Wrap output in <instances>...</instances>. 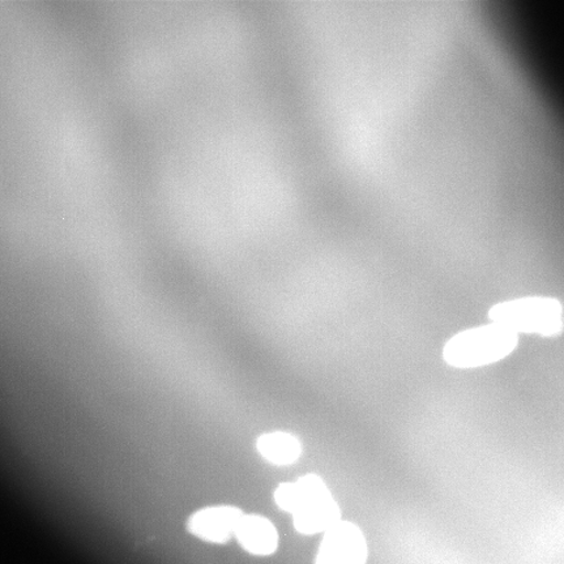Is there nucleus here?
Wrapping results in <instances>:
<instances>
[{
  "mask_svg": "<svg viewBox=\"0 0 564 564\" xmlns=\"http://www.w3.org/2000/svg\"><path fill=\"white\" fill-rule=\"evenodd\" d=\"M518 345L517 334L490 323L451 337L444 345L443 359L455 369L484 368L512 355Z\"/></svg>",
  "mask_w": 564,
  "mask_h": 564,
  "instance_id": "1",
  "label": "nucleus"
},
{
  "mask_svg": "<svg viewBox=\"0 0 564 564\" xmlns=\"http://www.w3.org/2000/svg\"><path fill=\"white\" fill-rule=\"evenodd\" d=\"M489 319L518 336L555 337L564 328L561 301L539 295L496 303L489 310Z\"/></svg>",
  "mask_w": 564,
  "mask_h": 564,
  "instance_id": "2",
  "label": "nucleus"
},
{
  "mask_svg": "<svg viewBox=\"0 0 564 564\" xmlns=\"http://www.w3.org/2000/svg\"><path fill=\"white\" fill-rule=\"evenodd\" d=\"M293 525L303 535L327 532L341 521V509L321 476L307 474L294 482Z\"/></svg>",
  "mask_w": 564,
  "mask_h": 564,
  "instance_id": "3",
  "label": "nucleus"
},
{
  "mask_svg": "<svg viewBox=\"0 0 564 564\" xmlns=\"http://www.w3.org/2000/svg\"><path fill=\"white\" fill-rule=\"evenodd\" d=\"M368 541L361 528L341 520L324 532L315 564H368Z\"/></svg>",
  "mask_w": 564,
  "mask_h": 564,
  "instance_id": "4",
  "label": "nucleus"
},
{
  "mask_svg": "<svg viewBox=\"0 0 564 564\" xmlns=\"http://www.w3.org/2000/svg\"><path fill=\"white\" fill-rule=\"evenodd\" d=\"M242 509L230 505L204 507L187 519V532L208 544L225 545L235 538L243 517Z\"/></svg>",
  "mask_w": 564,
  "mask_h": 564,
  "instance_id": "5",
  "label": "nucleus"
},
{
  "mask_svg": "<svg viewBox=\"0 0 564 564\" xmlns=\"http://www.w3.org/2000/svg\"><path fill=\"white\" fill-rule=\"evenodd\" d=\"M235 538L245 552L256 556H270L279 547V532L270 519L257 513H243Z\"/></svg>",
  "mask_w": 564,
  "mask_h": 564,
  "instance_id": "6",
  "label": "nucleus"
},
{
  "mask_svg": "<svg viewBox=\"0 0 564 564\" xmlns=\"http://www.w3.org/2000/svg\"><path fill=\"white\" fill-rule=\"evenodd\" d=\"M257 451L267 463L288 467L300 460L302 444L297 436L286 432H272L259 436Z\"/></svg>",
  "mask_w": 564,
  "mask_h": 564,
  "instance_id": "7",
  "label": "nucleus"
}]
</instances>
